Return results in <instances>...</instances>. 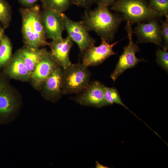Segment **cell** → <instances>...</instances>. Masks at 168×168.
<instances>
[{"label": "cell", "instance_id": "cell-12", "mask_svg": "<svg viewBox=\"0 0 168 168\" xmlns=\"http://www.w3.org/2000/svg\"><path fill=\"white\" fill-rule=\"evenodd\" d=\"M63 69L57 65L44 83V95L47 100L55 102L63 94Z\"/></svg>", "mask_w": 168, "mask_h": 168}, {"label": "cell", "instance_id": "cell-1", "mask_svg": "<svg viewBox=\"0 0 168 168\" xmlns=\"http://www.w3.org/2000/svg\"><path fill=\"white\" fill-rule=\"evenodd\" d=\"M124 20L122 15L112 13L107 7L98 5L94 10H86L82 21L89 31L95 32L101 38L110 42Z\"/></svg>", "mask_w": 168, "mask_h": 168}, {"label": "cell", "instance_id": "cell-26", "mask_svg": "<svg viewBox=\"0 0 168 168\" xmlns=\"http://www.w3.org/2000/svg\"><path fill=\"white\" fill-rule=\"evenodd\" d=\"M23 5L27 7H30L34 5V4L38 1L42 2L43 0H18Z\"/></svg>", "mask_w": 168, "mask_h": 168}, {"label": "cell", "instance_id": "cell-17", "mask_svg": "<svg viewBox=\"0 0 168 168\" xmlns=\"http://www.w3.org/2000/svg\"><path fill=\"white\" fill-rule=\"evenodd\" d=\"M12 52L10 41L8 37L4 35L0 42V68L4 67L10 61Z\"/></svg>", "mask_w": 168, "mask_h": 168}, {"label": "cell", "instance_id": "cell-14", "mask_svg": "<svg viewBox=\"0 0 168 168\" xmlns=\"http://www.w3.org/2000/svg\"><path fill=\"white\" fill-rule=\"evenodd\" d=\"M57 65L50 53L46 50L31 74L34 85L38 87L43 84Z\"/></svg>", "mask_w": 168, "mask_h": 168}, {"label": "cell", "instance_id": "cell-10", "mask_svg": "<svg viewBox=\"0 0 168 168\" xmlns=\"http://www.w3.org/2000/svg\"><path fill=\"white\" fill-rule=\"evenodd\" d=\"M101 40L100 45L98 46L92 45L84 53L82 63L85 67L98 66L110 56L116 54L113 51V48L119 41L110 44L103 39Z\"/></svg>", "mask_w": 168, "mask_h": 168}, {"label": "cell", "instance_id": "cell-25", "mask_svg": "<svg viewBox=\"0 0 168 168\" xmlns=\"http://www.w3.org/2000/svg\"><path fill=\"white\" fill-rule=\"evenodd\" d=\"M117 0H96L98 5H102L108 7L111 6Z\"/></svg>", "mask_w": 168, "mask_h": 168}, {"label": "cell", "instance_id": "cell-16", "mask_svg": "<svg viewBox=\"0 0 168 168\" xmlns=\"http://www.w3.org/2000/svg\"><path fill=\"white\" fill-rule=\"evenodd\" d=\"M46 50L45 49H39L27 46L20 50L25 64L30 75Z\"/></svg>", "mask_w": 168, "mask_h": 168}, {"label": "cell", "instance_id": "cell-11", "mask_svg": "<svg viewBox=\"0 0 168 168\" xmlns=\"http://www.w3.org/2000/svg\"><path fill=\"white\" fill-rule=\"evenodd\" d=\"M137 24L133 32L138 37V43H152L157 46H161L163 38L158 18L152 19L147 23L139 22Z\"/></svg>", "mask_w": 168, "mask_h": 168}, {"label": "cell", "instance_id": "cell-24", "mask_svg": "<svg viewBox=\"0 0 168 168\" xmlns=\"http://www.w3.org/2000/svg\"><path fill=\"white\" fill-rule=\"evenodd\" d=\"M71 4L84 7L86 9L94 2L96 0H70Z\"/></svg>", "mask_w": 168, "mask_h": 168}, {"label": "cell", "instance_id": "cell-5", "mask_svg": "<svg viewBox=\"0 0 168 168\" xmlns=\"http://www.w3.org/2000/svg\"><path fill=\"white\" fill-rule=\"evenodd\" d=\"M90 72L82 63H71L63 69V94L78 93L90 83Z\"/></svg>", "mask_w": 168, "mask_h": 168}, {"label": "cell", "instance_id": "cell-27", "mask_svg": "<svg viewBox=\"0 0 168 168\" xmlns=\"http://www.w3.org/2000/svg\"><path fill=\"white\" fill-rule=\"evenodd\" d=\"M4 29L3 27L0 26V42L2 38L4 35Z\"/></svg>", "mask_w": 168, "mask_h": 168}, {"label": "cell", "instance_id": "cell-21", "mask_svg": "<svg viewBox=\"0 0 168 168\" xmlns=\"http://www.w3.org/2000/svg\"><path fill=\"white\" fill-rule=\"evenodd\" d=\"M11 16V8L9 4L5 0H0V23L4 29L8 27Z\"/></svg>", "mask_w": 168, "mask_h": 168}, {"label": "cell", "instance_id": "cell-22", "mask_svg": "<svg viewBox=\"0 0 168 168\" xmlns=\"http://www.w3.org/2000/svg\"><path fill=\"white\" fill-rule=\"evenodd\" d=\"M156 62L167 72L168 71V52L158 49L156 52Z\"/></svg>", "mask_w": 168, "mask_h": 168}, {"label": "cell", "instance_id": "cell-3", "mask_svg": "<svg viewBox=\"0 0 168 168\" xmlns=\"http://www.w3.org/2000/svg\"><path fill=\"white\" fill-rule=\"evenodd\" d=\"M111 6L110 10L121 13L124 20L132 24L162 16L149 7L147 0H117Z\"/></svg>", "mask_w": 168, "mask_h": 168}, {"label": "cell", "instance_id": "cell-6", "mask_svg": "<svg viewBox=\"0 0 168 168\" xmlns=\"http://www.w3.org/2000/svg\"><path fill=\"white\" fill-rule=\"evenodd\" d=\"M132 24L129 21H127L125 29L127 33L129 43L127 46L124 47L123 52L119 57L116 67L110 76L114 81L126 70L134 67L140 62L145 61L143 58H138L136 57V54L140 49L137 43H134L133 40V32Z\"/></svg>", "mask_w": 168, "mask_h": 168}, {"label": "cell", "instance_id": "cell-20", "mask_svg": "<svg viewBox=\"0 0 168 168\" xmlns=\"http://www.w3.org/2000/svg\"><path fill=\"white\" fill-rule=\"evenodd\" d=\"M149 7L156 13L168 18V0H147Z\"/></svg>", "mask_w": 168, "mask_h": 168}, {"label": "cell", "instance_id": "cell-19", "mask_svg": "<svg viewBox=\"0 0 168 168\" xmlns=\"http://www.w3.org/2000/svg\"><path fill=\"white\" fill-rule=\"evenodd\" d=\"M43 8H48L60 13L66 11L70 6V0H43L42 2Z\"/></svg>", "mask_w": 168, "mask_h": 168}, {"label": "cell", "instance_id": "cell-2", "mask_svg": "<svg viewBox=\"0 0 168 168\" xmlns=\"http://www.w3.org/2000/svg\"><path fill=\"white\" fill-rule=\"evenodd\" d=\"M22 17V32L27 46L38 48L46 45L50 46L46 40L41 19V12L38 5H33L20 10Z\"/></svg>", "mask_w": 168, "mask_h": 168}, {"label": "cell", "instance_id": "cell-18", "mask_svg": "<svg viewBox=\"0 0 168 168\" xmlns=\"http://www.w3.org/2000/svg\"><path fill=\"white\" fill-rule=\"evenodd\" d=\"M104 97L107 105L114 103L120 105L133 113L138 118L135 114L131 111L122 101L117 89L114 87H109L105 86L104 88ZM138 118L140 119L139 118Z\"/></svg>", "mask_w": 168, "mask_h": 168}, {"label": "cell", "instance_id": "cell-4", "mask_svg": "<svg viewBox=\"0 0 168 168\" xmlns=\"http://www.w3.org/2000/svg\"><path fill=\"white\" fill-rule=\"evenodd\" d=\"M5 77L0 72V125L16 120L21 105L20 99L12 92Z\"/></svg>", "mask_w": 168, "mask_h": 168}, {"label": "cell", "instance_id": "cell-9", "mask_svg": "<svg viewBox=\"0 0 168 168\" xmlns=\"http://www.w3.org/2000/svg\"><path fill=\"white\" fill-rule=\"evenodd\" d=\"M105 86L100 82L95 81L74 99V101L82 105L101 108L107 106L104 97Z\"/></svg>", "mask_w": 168, "mask_h": 168}, {"label": "cell", "instance_id": "cell-8", "mask_svg": "<svg viewBox=\"0 0 168 168\" xmlns=\"http://www.w3.org/2000/svg\"><path fill=\"white\" fill-rule=\"evenodd\" d=\"M43 9L41 12V19L46 37L53 41L62 39V33L65 30L63 13L51 9Z\"/></svg>", "mask_w": 168, "mask_h": 168}, {"label": "cell", "instance_id": "cell-28", "mask_svg": "<svg viewBox=\"0 0 168 168\" xmlns=\"http://www.w3.org/2000/svg\"><path fill=\"white\" fill-rule=\"evenodd\" d=\"M96 168H109L107 166H105L101 164H100L98 161H96Z\"/></svg>", "mask_w": 168, "mask_h": 168}, {"label": "cell", "instance_id": "cell-13", "mask_svg": "<svg viewBox=\"0 0 168 168\" xmlns=\"http://www.w3.org/2000/svg\"><path fill=\"white\" fill-rule=\"evenodd\" d=\"M50 44V54L58 66L64 69L72 63L69 58V52L73 45L72 40L67 36L59 40H52Z\"/></svg>", "mask_w": 168, "mask_h": 168}, {"label": "cell", "instance_id": "cell-15", "mask_svg": "<svg viewBox=\"0 0 168 168\" xmlns=\"http://www.w3.org/2000/svg\"><path fill=\"white\" fill-rule=\"evenodd\" d=\"M3 68H4V73L12 78L26 80L30 76L20 50L17 52L9 63Z\"/></svg>", "mask_w": 168, "mask_h": 168}, {"label": "cell", "instance_id": "cell-23", "mask_svg": "<svg viewBox=\"0 0 168 168\" xmlns=\"http://www.w3.org/2000/svg\"><path fill=\"white\" fill-rule=\"evenodd\" d=\"M161 35L164 42L163 49L167 51L168 49V18H166L165 21H161Z\"/></svg>", "mask_w": 168, "mask_h": 168}, {"label": "cell", "instance_id": "cell-7", "mask_svg": "<svg viewBox=\"0 0 168 168\" xmlns=\"http://www.w3.org/2000/svg\"><path fill=\"white\" fill-rule=\"evenodd\" d=\"M65 29L68 36L77 45L80 51L84 53L94 45L95 40L89 34V31L82 21H74L62 13Z\"/></svg>", "mask_w": 168, "mask_h": 168}]
</instances>
